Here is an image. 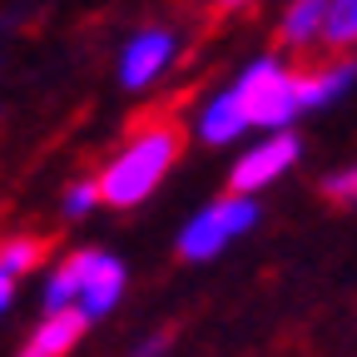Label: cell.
Returning a JSON list of instances; mask_svg holds the SVG:
<instances>
[{
  "label": "cell",
  "instance_id": "obj_6",
  "mask_svg": "<svg viewBox=\"0 0 357 357\" xmlns=\"http://www.w3.org/2000/svg\"><path fill=\"white\" fill-rule=\"evenodd\" d=\"M178 60V35L169 25H144V30H134L124 40V50H119V89H149L169 75V65Z\"/></svg>",
  "mask_w": 357,
  "mask_h": 357
},
{
  "label": "cell",
  "instance_id": "obj_4",
  "mask_svg": "<svg viewBox=\"0 0 357 357\" xmlns=\"http://www.w3.org/2000/svg\"><path fill=\"white\" fill-rule=\"evenodd\" d=\"M75 278V312L84 323H105L119 307L124 288H129V268L109 253V248H79L70 258H60Z\"/></svg>",
  "mask_w": 357,
  "mask_h": 357
},
{
  "label": "cell",
  "instance_id": "obj_16",
  "mask_svg": "<svg viewBox=\"0 0 357 357\" xmlns=\"http://www.w3.org/2000/svg\"><path fill=\"white\" fill-rule=\"evenodd\" d=\"M10 303H15V278H10V273H0V318L10 312Z\"/></svg>",
  "mask_w": 357,
  "mask_h": 357
},
{
  "label": "cell",
  "instance_id": "obj_11",
  "mask_svg": "<svg viewBox=\"0 0 357 357\" xmlns=\"http://www.w3.org/2000/svg\"><path fill=\"white\" fill-rule=\"evenodd\" d=\"M40 263H45V243L35 234H6L0 238V273H10L15 283L25 273H35Z\"/></svg>",
  "mask_w": 357,
  "mask_h": 357
},
{
  "label": "cell",
  "instance_id": "obj_2",
  "mask_svg": "<svg viewBox=\"0 0 357 357\" xmlns=\"http://www.w3.org/2000/svg\"><path fill=\"white\" fill-rule=\"evenodd\" d=\"M234 95L243 100L253 129H263V134H288L293 119L303 114L298 70L283 55H258L253 65H243L238 79H234Z\"/></svg>",
  "mask_w": 357,
  "mask_h": 357
},
{
  "label": "cell",
  "instance_id": "obj_12",
  "mask_svg": "<svg viewBox=\"0 0 357 357\" xmlns=\"http://www.w3.org/2000/svg\"><path fill=\"white\" fill-rule=\"evenodd\" d=\"M323 45H333V50H347V45H357V0H328Z\"/></svg>",
  "mask_w": 357,
  "mask_h": 357
},
{
  "label": "cell",
  "instance_id": "obj_5",
  "mask_svg": "<svg viewBox=\"0 0 357 357\" xmlns=\"http://www.w3.org/2000/svg\"><path fill=\"white\" fill-rule=\"evenodd\" d=\"M298 154H303V144H298V134L288 129V134H263V139H253L238 159H234V169H229V194H263L268 184H278V178L298 164Z\"/></svg>",
  "mask_w": 357,
  "mask_h": 357
},
{
  "label": "cell",
  "instance_id": "obj_7",
  "mask_svg": "<svg viewBox=\"0 0 357 357\" xmlns=\"http://www.w3.org/2000/svg\"><path fill=\"white\" fill-rule=\"evenodd\" d=\"M248 129H253V119H248L243 100L234 95V84L229 89H213V95L199 105V114H194V134H199L204 144H213V149L238 144Z\"/></svg>",
  "mask_w": 357,
  "mask_h": 357
},
{
  "label": "cell",
  "instance_id": "obj_3",
  "mask_svg": "<svg viewBox=\"0 0 357 357\" xmlns=\"http://www.w3.org/2000/svg\"><path fill=\"white\" fill-rule=\"evenodd\" d=\"M258 218H263L258 199L223 194V199L204 204L184 229H178V258H184V263H213L223 248H234L243 234H253Z\"/></svg>",
  "mask_w": 357,
  "mask_h": 357
},
{
  "label": "cell",
  "instance_id": "obj_13",
  "mask_svg": "<svg viewBox=\"0 0 357 357\" xmlns=\"http://www.w3.org/2000/svg\"><path fill=\"white\" fill-rule=\"evenodd\" d=\"M105 199H100V178H75V184L65 189V199H60V213L65 218H89Z\"/></svg>",
  "mask_w": 357,
  "mask_h": 357
},
{
  "label": "cell",
  "instance_id": "obj_8",
  "mask_svg": "<svg viewBox=\"0 0 357 357\" xmlns=\"http://www.w3.org/2000/svg\"><path fill=\"white\" fill-rule=\"evenodd\" d=\"M352 84H357V60H347V55H333V60H318V65L298 70V100H303V114H312V109H333Z\"/></svg>",
  "mask_w": 357,
  "mask_h": 357
},
{
  "label": "cell",
  "instance_id": "obj_14",
  "mask_svg": "<svg viewBox=\"0 0 357 357\" xmlns=\"http://www.w3.org/2000/svg\"><path fill=\"white\" fill-rule=\"evenodd\" d=\"M323 194H328L333 204H357V164L333 169V174L323 178Z\"/></svg>",
  "mask_w": 357,
  "mask_h": 357
},
{
  "label": "cell",
  "instance_id": "obj_10",
  "mask_svg": "<svg viewBox=\"0 0 357 357\" xmlns=\"http://www.w3.org/2000/svg\"><path fill=\"white\" fill-rule=\"evenodd\" d=\"M323 25H328V0H293L283 10V45L288 50H307V45H323Z\"/></svg>",
  "mask_w": 357,
  "mask_h": 357
},
{
  "label": "cell",
  "instance_id": "obj_1",
  "mask_svg": "<svg viewBox=\"0 0 357 357\" xmlns=\"http://www.w3.org/2000/svg\"><path fill=\"white\" fill-rule=\"evenodd\" d=\"M178 129L174 124H149L139 129L134 139L100 169V199L109 208H134V204H144L159 184H164V174L174 169L178 159Z\"/></svg>",
  "mask_w": 357,
  "mask_h": 357
},
{
  "label": "cell",
  "instance_id": "obj_9",
  "mask_svg": "<svg viewBox=\"0 0 357 357\" xmlns=\"http://www.w3.org/2000/svg\"><path fill=\"white\" fill-rule=\"evenodd\" d=\"M84 318L70 307V312H40V323L25 333V342H20V352L15 357H65V352H75L79 347V337H84Z\"/></svg>",
  "mask_w": 357,
  "mask_h": 357
},
{
  "label": "cell",
  "instance_id": "obj_17",
  "mask_svg": "<svg viewBox=\"0 0 357 357\" xmlns=\"http://www.w3.org/2000/svg\"><path fill=\"white\" fill-rule=\"evenodd\" d=\"M218 6H248V0H218Z\"/></svg>",
  "mask_w": 357,
  "mask_h": 357
},
{
  "label": "cell",
  "instance_id": "obj_15",
  "mask_svg": "<svg viewBox=\"0 0 357 357\" xmlns=\"http://www.w3.org/2000/svg\"><path fill=\"white\" fill-rule=\"evenodd\" d=\"M164 347H169V337L164 333H149V337L134 342V357H164Z\"/></svg>",
  "mask_w": 357,
  "mask_h": 357
}]
</instances>
